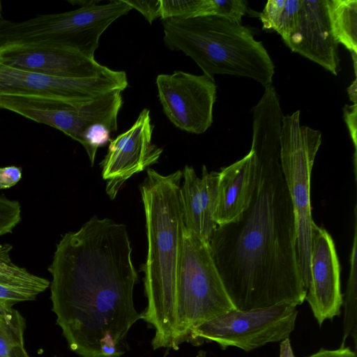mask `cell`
Instances as JSON below:
<instances>
[{
	"label": "cell",
	"mask_w": 357,
	"mask_h": 357,
	"mask_svg": "<svg viewBox=\"0 0 357 357\" xmlns=\"http://www.w3.org/2000/svg\"><path fill=\"white\" fill-rule=\"evenodd\" d=\"M153 128L150 110L144 108L128 130L109 142L100 166L111 199L130 177L159 160L162 149L152 142Z\"/></svg>",
	"instance_id": "obj_11"
},
{
	"label": "cell",
	"mask_w": 357,
	"mask_h": 357,
	"mask_svg": "<svg viewBox=\"0 0 357 357\" xmlns=\"http://www.w3.org/2000/svg\"><path fill=\"white\" fill-rule=\"evenodd\" d=\"M13 309V307H6L0 305V323L4 319L7 314Z\"/></svg>",
	"instance_id": "obj_34"
},
{
	"label": "cell",
	"mask_w": 357,
	"mask_h": 357,
	"mask_svg": "<svg viewBox=\"0 0 357 357\" xmlns=\"http://www.w3.org/2000/svg\"><path fill=\"white\" fill-rule=\"evenodd\" d=\"M301 0H285V3L275 31L286 40L298 23Z\"/></svg>",
	"instance_id": "obj_23"
},
{
	"label": "cell",
	"mask_w": 357,
	"mask_h": 357,
	"mask_svg": "<svg viewBox=\"0 0 357 357\" xmlns=\"http://www.w3.org/2000/svg\"><path fill=\"white\" fill-rule=\"evenodd\" d=\"M1 10H2V4H1V1H0V20L1 19Z\"/></svg>",
	"instance_id": "obj_36"
},
{
	"label": "cell",
	"mask_w": 357,
	"mask_h": 357,
	"mask_svg": "<svg viewBox=\"0 0 357 357\" xmlns=\"http://www.w3.org/2000/svg\"><path fill=\"white\" fill-rule=\"evenodd\" d=\"M162 22L165 45L190 57L204 75L245 77L264 88L272 85L274 63L250 28L218 16Z\"/></svg>",
	"instance_id": "obj_4"
},
{
	"label": "cell",
	"mask_w": 357,
	"mask_h": 357,
	"mask_svg": "<svg viewBox=\"0 0 357 357\" xmlns=\"http://www.w3.org/2000/svg\"><path fill=\"white\" fill-rule=\"evenodd\" d=\"M280 357H295L289 338L281 341L280 344Z\"/></svg>",
	"instance_id": "obj_31"
},
{
	"label": "cell",
	"mask_w": 357,
	"mask_h": 357,
	"mask_svg": "<svg viewBox=\"0 0 357 357\" xmlns=\"http://www.w3.org/2000/svg\"><path fill=\"white\" fill-rule=\"evenodd\" d=\"M319 326L340 314L343 304L340 265L330 234L315 223L312 229L310 280L305 298Z\"/></svg>",
	"instance_id": "obj_12"
},
{
	"label": "cell",
	"mask_w": 357,
	"mask_h": 357,
	"mask_svg": "<svg viewBox=\"0 0 357 357\" xmlns=\"http://www.w3.org/2000/svg\"><path fill=\"white\" fill-rule=\"evenodd\" d=\"M139 187L148 250L142 271L147 305L142 319L154 329L153 349H173L177 282L185 225L180 188L182 170L164 175L146 169Z\"/></svg>",
	"instance_id": "obj_3"
},
{
	"label": "cell",
	"mask_w": 357,
	"mask_h": 357,
	"mask_svg": "<svg viewBox=\"0 0 357 357\" xmlns=\"http://www.w3.org/2000/svg\"><path fill=\"white\" fill-rule=\"evenodd\" d=\"M256 180L253 152L219 172L214 220L218 225L237 220L248 208Z\"/></svg>",
	"instance_id": "obj_17"
},
{
	"label": "cell",
	"mask_w": 357,
	"mask_h": 357,
	"mask_svg": "<svg viewBox=\"0 0 357 357\" xmlns=\"http://www.w3.org/2000/svg\"><path fill=\"white\" fill-rule=\"evenodd\" d=\"M219 172H209L205 165L199 176L193 167L182 170L181 200L186 229L209 243L218 225L214 220Z\"/></svg>",
	"instance_id": "obj_15"
},
{
	"label": "cell",
	"mask_w": 357,
	"mask_h": 357,
	"mask_svg": "<svg viewBox=\"0 0 357 357\" xmlns=\"http://www.w3.org/2000/svg\"><path fill=\"white\" fill-rule=\"evenodd\" d=\"M283 41L292 52L337 75L338 43L332 33L326 0H301L296 29Z\"/></svg>",
	"instance_id": "obj_14"
},
{
	"label": "cell",
	"mask_w": 357,
	"mask_h": 357,
	"mask_svg": "<svg viewBox=\"0 0 357 357\" xmlns=\"http://www.w3.org/2000/svg\"><path fill=\"white\" fill-rule=\"evenodd\" d=\"M344 119L348 127L352 142L355 149L354 162H356V145H357V104L345 105L344 109Z\"/></svg>",
	"instance_id": "obj_29"
},
{
	"label": "cell",
	"mask_w": 357,
	"mask_h": 357,
	"mask_svg": "<svg viewBox=\"0 0 357 357\" xmlns=\"http://www.w3.org/2000/svg\"><path fill=\"white\" fill-rule=\"evenodd\" d=\"M123 70H110L102 75L83 79L53 77L0 63V95L45 97L82 105L114 90L128 86Z\"/></svg>",
	"instance_id": "obj_9"
},
{
	"label": "cell",
	"mask_w": 357,
	"mask_h": 357,
	"mask_svg": "<svg viewBox=\"0 0 357 357\" xmlns=\"http://www.w3.org/2000/svg\"><path fill=\"white\" fill-rule=\"evenodd\" d=\"M82 105L45 97L0 95L1 109L58 129L75 141L82 137L88 121Z\"/></svg>",
	"instance_id": "obj_16"
},
{
	"label": "cell",
	"mask_w": 357,
	"mask_h": 357,
	"mask_svg": "<svg viewBox=\"0 0 357 357\" xmlns=\"http://www.w3.org/2000/svg\"><path fill=\"white\" fill-rule=\"evenodd\" d=\"M357 80L355 79L351 84L347 88V92L350 100L354 104H356L357 100Z\"/></svg>",
	"instance_id": "obj_32"
},
{
	"label": "cell",
	"mask_w": 357,
	"mask_h": 357,
	"mask_svg": "<svg viewBox=\"0 0 357 357\" xmlns=\"http://www.w3.org/2000/svg\"><path fill=\"white\" fill-rule=\"evenodd\" d=\"M155 83L164 114L173 125L194 134L209 128L216 100L214 78L178 70L158 75Z\"/></svg>",
	"instance_id": "obj_10"
},
{
	"label": "cell",
	"mask_w": 357,
	"mask_h": 357,
	"mask_svg": "<svg viewBox=\"0 0 357 357\" xmlns=\"http://www.w3.org/2000/svg\"><path fill=\"white\" fill-rule=\"evenodd\" d=\"M307 357H357L356 353L349 347L341 344L337 349H320Z\"/></svg>",
	"instance_id": "obj_30"
},
{
	"label": "cell",
	"mask_w": 357,
	"mask_h": 357,
	"mask_svg": "<svg viewBox=\"0 0 357 357\" xmlns=\"http://www.w3.org/2000/svg\"><path fill=\"white\" fill-rule=\"evenodd\" d=\"M331 26L336 42L357 54V1L326 0Z\"/></svg>",
	"instance_id": "obj_18"
},
{
	"label": "cell",
	"mask_w": 357,
	"mask_h": 357,
	"mask_svg": "<svg viewBox=\"0 0 357 357\" xmlns=\"http://www.w3.org/2000/svg\"><path fill=\"white\" fill-rule=\"evenodd\" d=\"M20 167L8 166L0 168V189L10 188L16 185L22 178Z\"/></svg>",
	"instance_id": "obj_28"
},
{
	"label": "cell",
	"mask_w": 357,
	"mask_h": 357,
	"mask_svg": "<svg viewBox=\"0 0 357 357\" xmlns=\"http://www.w3.org/2000/svg\"><path fill=\"white\" fill-rule=\"evenodd\" d=\"M21 220V207L17 201L0 197V236L11 233Z\"/></svg>",
	"instance_id": "obj_24"
},
{
	"label": "cell",
	"mask_w": 357,
	"mask_h": 357,
	"mask_svg": "<svg viewBox=\"0 0 357 357\" xmlns=\"http://www.w3.org/2000/svg\"><path fill=\"white\" fill-rule=\"evenodd\" d=\"M11 250L12 245L9 244L0 245V282L30 289L38 294L45 291L50 287V282L15 264L9 255Z\"/></svg>",
	"instance_id": "obj_19"
},
{
	"label": "cell",
	"mask_w": 357,
	"mask_h": 357,
	"mask_svg": "<svg viewBox=\"0 0 357 357\" xmlns=\"http://www.w3.org/2000/svg\"><path fill=\"white\" fill-rule=\"evenodd\" d=\"M252 112V199L237 220L217 226L208 243L225 290L241 311L299 305L306 295L297 259L296 217L280 162L281 106L264 100Z\"/></svg>",
	"instance_id": "obj_1"
},
{
	"label": "cell",
	"mask_w": 357,
	"mask_h": 357,
	"mask_svg": "<svg viewBox=\"0 0 357 357\" xmlns=\"http://www.w3.org/2000/svg\"><path fill=\"white\" fill-rule=\"evenodd\" d=\"M69 3L74 4V5H78L81 6H89L94 3H98L100 2V1H68Z\"/></svg>",
	"instance_id": "obj_33"
},
{
	"label": "cell",
	"mask_w": 357,
	"mask_h": 357,
	"mask_svg": "<svg viewBox=\"0 0 357 357\" xmlns=\"http://www.w3.org/2000/svg\"><path fill=\"white\" fill-rule=\"evenodd\" d=\"M38 294L34 291L0 282V305L13 307L18 303L33 301Z\"/></svg>",
	"instance_id": "obj_25"
},
{
	"label": "cell",
	"mask_w": 357,
	"mask_h": 357,
	"mask_svg": "<svg viewBox=\"0 0 357 357\" xmlns=\"http://www.w3.org/2000/svg\"><path fill=\"white\" fill-rule=\"evenodd\" d=\"M284 3L285 0H268L266 2L259 15L264 29H275Z\"/></svg>",
	"instance_id": "obj_26"
},
{
	"label": "cell",
	"mask_w": 357,
	"mask_h": 357,
	"mask_svg": "<svg viewBox=\"0 0 357 357\" xmlns=\"http://www.w3.org/2000/svg\"><path fill=\"white\" fill-rule=\"evenodd\" d=\"M53 357H58V356H53Z\"/></svg>",
	"instance_id": "obj_37"
},
{
	"label": "cell",
	"mask_w": 357,
	"mask_h": 357,
	"mask_svg": "<svg viewBox=\"0 0 357 357\" xmlns=\"http://www.w3.org/2000/svg\"><path fill=\"white\" fill-rule=\"evenodd\" d=\"M204 0H160L162 20L202 15Z\"/></svg>",
	"instance_id": "obj_22"
},
{
	"label": "cell",
	"mask_w": 357,
	"mask_h": 357,
	"mask_svg": "<svg viewBox=\"0 0 357 357\" xmlns=\"http://www.w3.org/2000/svg\"><path fill=\"white\" fill-rule=\"evenodd\" d=\"M127 227L91 218L63 235L48 270L52 311L69 348L80 357H121L132 326L138 274Z\"/></svg>",
	"instance_id": "obj_2"
},
{
	"label": "cell",
	"mask_w": 357,
	"mask_h": 357,
	"mask_svg": "<svg viewBox=\"0 0 357 357\" xmlns=\"http://www.w3.org/2000/svg\"><path fill=\"white\" fill-rule=\"evenodd\" d=\"M355 227L353 245L350 255V270L347 283L344 298L343 319V338L341 344L344 345L346 340L352 337L356 348L357 342V232L356 209H354Z\"/></svg>",
	"instance_id": "obj_20"
},
{
	"label": "cell",
	"mask_w": 357,
	"mask_h": 357,
	"mask_svg": "<svg viewBox=\"0 0 357 357\" xmlns=\"http://www.w3.org/2000/svg\"><path fill=\"white\" fill-rule=\"evenodd\" d=\"M299 110L283 116L280 137V162L293 202L297 225L296 252L301 275L307 289L310 280L312 229L310 178L321 132L301 126Z\"/></svg>",
	"instance_id": "obj_7"
},
{
	"label": "cell",
	"mask_w": 357,
	"mask_h": 357,
	"mask_svg": "<svg viewBox=\"0 0 357 357\" xmlns=\"http://www.w3.org/2000/svg\"><path fill=\"white\" fill-rule=\"evenodd\" d=\"M297 305L282 303L269 307L227 312L197 327L190 340L217 343L250 351L268 343L289 338L295 328Z\"/></svg>",
	"instance_id": "obj_8"
},
{
	"label": "cell",
	"mask_w": 357,
	"mask_h": 357,
	"mask_svg": "<svg viewBox=\"0 0 357 357\" xmlns=\"http://www.w3.org/2000/svg\"><path fill=\"white\" fill-rule=\"evenodd\" d=\"M125 1L132 9H135L139 11L150 24L157 18L161 17L160 0H125Z\"/></svg>",
	"instance_id": "obj_27"
},
{
	"label": "cell",
	"mask_w": 357,
	"mask_h": 357,
	"mask_svg": "<svg viewBox=\"0 0 357 357\" xmlns=\"http://www.w3.org/2000/svg\"><path fill=\"white\" fill-rule=\"evenodd\" d=\"M25 320L12 309L0 323V357H30L24 347Z\"/></svg>",
	"instance_id": "obj_21"
},
{
	"label": "cell",
	"mask_w": 357,
	"mask_h": 357,
	"mask_svg": "<svg viewBox=\"0 0 357 357\" xmlns=\"http://www.w3.org/2000/svg\"><path fill=\"white\" fill-rule=\"evenodd\" d=\"M130 10L125 0H115L63 13L39 15L21 22L1 18L0 48L14 45H50L93 59L102 34Z\"/></svg>",
	"instance_id": "obj_5"
},
{
	"label": "cell",
	"mask_w": 357,
	"mask_h": 357,
	"mask_svg": "<svg viewBox=\"0 0 357 357\" xmlns=\"http://www.w3.org/2000/svg\"><path fill=\"white\" fill-rule=\"evenodd\" d=\"M0 63L43 75L73 79L95 77L111 69L77 52L43 45L0 48Z\"/></svg>",
	"instance_id": "obj_13"
},
{
	"label": "cell",
	"mask_w": 357,
	"mask_h": 357,
	"mask_svg": "<svg viewBox=\"0 0 357 357\" xmlns=\"http://www.w3.org/2000/svg\"><path fill=\"white\" fill-rule=\"evenodd\" d=\"M206 353L204 351H199L197 357H206Z\"/></svg>",
	"instance_id": "obj_35"
},
{
	"label": "cell",
	"mask_w": 357,
	"mask_h": 357,
	"mask_svg": "<svg viewBox=\"0 0 357 357\" xmlns=\"http://www.w3.org/2000/svg\"><path fill=\"white\" fill-rule=\"evenodd\" d=\"M236 309L215 267L209 245L185 228L174 313L173 349L202 324Z\"/></svg>",
	"instance_id": "obj_6"
}]
</instances>
